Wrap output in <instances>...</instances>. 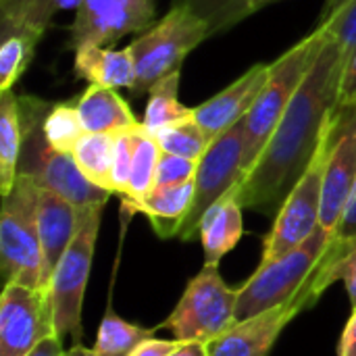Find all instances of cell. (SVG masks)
I'll list each match as a JSON object with an SVG mask.
<instances>
[{"label": "cell", "instance_id": "6da1fadb", "mask_svg": "<svg viewBox=\"0 0 356 356\" xmlns=\"http://www.w3.org/2000/svg\"><path fill=\"white\" fill-rule=\"evenodd\" d=\"M346 58L330 33L325 46L290 100L269 142L238 186L244 209L275 217L319 152L340 88Z\"/></svg>", "mask_w": 356, "mask_h": 356}, {"label": "cell", "instance_id": "7a4b0ae2", "mask_svg": "<svg viewBox=\"0 0 356 356\" xmlns=\"http://www.w3.org/2000/svg\"><path fill=\"white\" fill-rule=\"evenodd\" d=\"M19 104L25 138L17 175L29 177L35 186L58 194L77 209L106 204L111 192L92 184L77 167L73 154L56 152L46 142L42 123L50 111V104L33 96H19Z\"/></svg>", "mask_w": 356, "mask_h": 356}, {"label": "cell", "instance_id": "3957f363", "mask_svg": "<svg viewBox=\"0 0 356 356\" xmlns=\"http://www.w3.org/2000/svg\"><path fill=\"white\" fill-rule=\"evenodd\" d=\"M330 31L317 25L307 38L271 63V75L244 117V177L269 142L290 100L325 46Z\"/></svg>", "mask_w": 356, "mask_h": 356}, {"label": "cell", "instance_id": "277c9868", "mask_svg": "<svg viewBox=\"0 0 356 356\" xmlns=\"http://www.w3.org/2000/svg\"><path fill=\"white\" fill-rule=\"evenodd\" d=\"M332 232L319 227L307 242L280 257L269 265H259L257 271L238 288V309L236 319H248L269 309L307 300V288L313 280L315 269L327 252Z\"/></svg>", "mask_w": 356, "mask_h": 356}, {"label": "cell", "instance_id": "5b68a950", "mask_svg": "<svg viewBox=\"0 0 356 356\" xmlns=\"http://www.w3.org/2000/svg\"><path fill=\"white\" fill-rule=\"evenodd\" d=\"M207 38H211L209 23L188 4L173 2L163 19L127 46L136 65V83L129 90L131 96L140 98L150 92L159 79L179 71L186 56Z\"/></svg>", "mask_w": 356, "mask_h": 356}, {"label": "cell", "instance_id": "8992f818", "mask_svg": "<svg viewBox=\"0 0 356 356\" xmlns=\"http://www.w3.org/2000/svg\"><path fill=\"white\" fill-rule=\"evenodd\" d=\"M40 186L17 175L0 211V269L4 284L42 288V244L38 232Z\"/></svg>", "mask_w": 356, "mask_h": 356}, {"label": "cell", "instance_id": "52a82bcc", "mask_svg": "<svg viewBox=\"0 0 356 356\" xmlns=\"http://www.w3.org/2000/svg\"><path fill=\"white\" fill-rule=\"evenodd\" d=\"M104 204L79 209V227L50 280L54 327L60 340L81 342V311Z\"/></svg>", "mask_w": 356, "mask_h": 356}, {"label": "cell", "instance_id": "ba28073f", "mask_svg": "<svg viewBox=\"0 0 356 356\" xmlns=\"http://www.w3.org/2000/svg\"><path fill=\"white\" fill-rule=\"evenodd\" d=\"M236 309L238 290L223 282L219 265H204L188 282L179 302L161 327L169 330L175 340L211 344L238 321Z\"/></svg>", "mask_w": 356, "mask_h": 356}, {"label": "cell", "instance_id": "9c48e42d", "mask_svg": "<svg viewBox=\"0 0 356 356\" xmlns=\"http://www.w3.org/2000/svg\"><path fill=\"white\" fill-rule=\"evenodd\" d=\"M325 175L319 225L334 234L356 184V98L340 100L323 140Z\"/></svg>", "mask_w": 356, "mask_h": 356}, {"label": "cell", "instance_id": "30bf717a", "mask_svg": "<svg viewBox=\"0 0 356 356\" xmlns=\"http://www.w3.org/2000/svg\"><path fill=\"white\" fill-rule=\"evenodd\" d=\"M244 179V119L213 140L196 169V194L192 211L179 232L184 242H192L200 234L204 213Z\"/></svg>", "mask_w": 356, "mask_h": 356}, {"label": "cell", "instance_id": "8fae6325", "mask_svg": "<svg viewBox=\"0 0 356 356\" xmlns=\"http://www.w3.org/2000/svg\"><path fill=\"white\" fill-rule=\"evenodd\" d=\"M327 134V131H325ZM325 140V138H323ZM323 175H325V148L321 144L309 171L290 192L271 232L263 240L261 265H269L280 257L288 254L302 242H307L321 225V196H323Z\"/></svg>", "mask_w": 356, "mask_h": 356}, {"label": "cell", "instance_id": "7c38bea8", "mask_svg": "<svg viewBox=\"0 0 356 356\" xmlns=\"http://www.w3.org/2000/svg\"><path fill=\"white\" fill-rule=\"evenodd\" d=\"M54 336L50 290L4 284L0 296V356H27Z\"/></svg>", "mask_w": 356, "mask_h": 356}, {"label": "cell", "instance_id": "4fadbf2b", "mask_svg": "<svg viewBox=\"0 0 356 356\" xmlns=\"http://www.w3.org/2000/svg\"><path fill=\"white\" fill-rule=\"evenodd\" d=\"M154 23L156 0H81L67 29V46H108L129 33H144Z\"/></svg>", "mask_w": 356, "mask_h": 356}, {"label": "cell", "instance_id": "5bb4252c", "mask_svg": "<svg viewBox=\"0 0 356 356\" xmlns=\"http://www.w3.org/2000/svg\"><path fill=\"white\" fill-rule=\"evenodd\" d=\"M307 309L302 300L236 321L209 344V356H269L286 325Z\"/></svg>", "mask_w": 356, "mask_h": 356}, {"label": "cell", "instance_id": "9a60e30c", "mask_svg": "<svg viewBox=\"0 0 356 356\" xmlns=\"http://www.w3.org/2000/svg\"><path fill=\"white\" fill-rule=\"evenodd\" d=\"M271 75V63H257L244 75H240L225 90L192 108V117L213 136H221L225 129L242 121L257 96L265 88Z\"/></svg>", "mask_w": 356, "mask_h": 356}, {"label": "cell", "instance_id": "2e32d148", "mask_svg": "<svg viewBox=\"0 0 356 356\" xmlns=\"http://www.w3.org/2000/svg\"><path fill=\"white\" fill-rule=\"evenodd\" d=\"M79 227V209L58 194L40 188L38 232L42 244V288L50 290L52 273Z\"/></svg>", "mask_w": 356, "mask_h": 356}, {"label": "cell", "instance_id": "e0dca14e", "mask_svg": "<svg viewBox=\"0 0 356 356\" xmlns=\"http://www.w3.org/2000/svg\"><path fill=\"white\" fill-rule=\"evenodd\" d=\"M242 211L244 207L236 186L204 213L198 234L204 250V265H219L221 259L238 246L244 234Z\"/></svg>", "mask_w": 356, "mask_h": 356}, {"label": "cell", "instance_id": "ac0fdd59", "mask_svg": "<svg viewBox=\"0 0 356 356\" xmlns=\"http://www.w3.org/2000/svg\"><path fill=\"white\" fill-rule=\"evenodd\" d=\"M75 106L86 134H121L142 123L136 119L127 100L108 86L90 83L77 96Z\"/></svg>", "mask_w": 356, "mask_h": 356}, {"label": "cell", "instance_id": "d6986e66", "mask_svg": "<svg viewBox=\"0 0 356 356\" xmlns=\"http://www.w3.org/2000/svg\"><path fill=\"white\" fill-rule=\"evenodd\" d=\"M196 194V181H184L177 186H154L150 194L136 207L134 213L148 217L159 238H179V232L192 211Z\"/></svg>", "mask_w": 356, "mask_h": 356}, {"label": "cell", "instance_id": "ffe728a7", "mask_svg": "<svg viewBox=\"0 0 356 356\" xmlns=\"http://www.w3.org/2000/svg\"><path fill=\"white\" fill-rule=\"evenodd\" d=\"M73 73L77 79L108 88H127L136 83V65L129 48L113 50L104 46H81L75 50Z\"/></svg>", "mask_w": 356, "mask_h": 356}, {"label": "cell", "instance_id": "44dd1931", "mask_svg": "<svg viewBox=\"0 0 356 356\" xmlns=\"http://www.w3.org/2000/svg\"><path fill=\"white\" fill-rule=\"evenodd\" d=\"M23 117L19 96L8 90L0 96V194H10L23 150Z\"/></svg>", "mask_w": 356, "mask_h": 356}, {"label": "cell", "instance_id": "7402d4cb", "mask_svg": "<svg viewBox=\"0 0 356 356\" xmlns=\"http://www.w3.org/2000/svg\"><path fill=\"white\" fill-rule=\"evenodd\" d=\"M161 154H163V150H161L156 138L150 131H146L140 123V127L136 129V148H134V161H131V173H129L127 190L121 196L123 207L129 213H134L136 207L154 188Z\"/></svg>", "mask_w": 356, "mask_h": 356}, {"label": "cell", "instance_id": "603a6c76", "mask_svg": "<svg viewBox=\"0 0 356 356\" xmlns=\"http://www.w3.org/2000/svg\"><path fill=\"white\" fill-rule=\"evenodd\" d=\"M179 77H181V69L169 73L167 77L159 79L150 92H148V102H146V111H144V119H142V127L150 134L190 119L192 117V108L184 106L177 98L179 94Z\"/></svg>", "mask_w": 356, "mask_h": 356}, {"label": "cell", "instance_id": "cb8c5ba5", "mask_svg": "<svg viewBox=\"0 0 356 356\" xmlns=\"http://www.w3.org/2000/svg\"><path fill=\"white\" fill-rule=\"evenodd\" d=\"M81 0H0V27L44 35L58 10L77 8Z\"/></svg>", "mask_w": 356, "mask_h": 356}, {"label": "cell", "instance_id": "d4e9b609", "mask_svg": "<svg viewBox=\"0 0 356 356\" xmlns=\"http://www.w3.org/2000/svg\"><path fill=\"white\" fill-rule=\"evenodd\" d=\"M0 92H8L31 65L42 35L13 27H0Z\"/></svg>", "mask_w": 356, "mask_h": 356}, {"label": "cell", "instance_id": "484cf974", "mask_svg": "<svg viewBox=\"0 0 356 356\" xmlns=\"http://www.w3.org/2000/svg\"><path fill=\"white\" fill-rule=\"evenodd\" d=\"M115 140L117 134H83V138L73 148V159L81 173L96 186L108 190L111 186V171H113V154H115Z\"/></svg>", "mask_w": 356, "mask_h": 356}, {"label": "cell", "instance_id": "4316f807", "mask_svg": "<svg viewBox=\"0 0 356 356\" xmlns=\"http://www.w3.org/2000/svg\"><path fill=\"white\" fill-rule=\"evenodd\" d=\"M156 330L142 327L138 323L125 321L115 313H106L98 325L94 353L100 356H129L144 340L152 338Z\"/></svg>", "mask_w": 356, "mask_h": 356}, {"label": "cell", "instance_id": "83f0119b", "mask_svg": "<svg viewBox=\"0 0 356 356\" xmlns=\"http://www.w3.org/2000/svg\"><path fill=\"white\" fill-rule=\"evenodd\" d=\"M152 136L156 138L163 152L177 154V156L192 159V161H200L215 140L194 117L171 123L154 131Z\"/></svg>", "mask_w": 356, "mask_h": 356}, {"label": "cell", "instance_id": "f1b7e54d", "mask_svg": "<svg viewBox=\"0 0 356 356\" xmlns=\"http://www.w3.org/2000/svg\"><path fill=\"white\" fill-rule=\"evenodd\" d=\"M42 131H44L46 142L56 152H65V154H71L77 142L86 134L77 106L69 102H56L50 106L42 123Z\"/></svg>", "mask_w": 356, "mask_h": 356}, {"label": "cell", "instance_id": "f546056e", "mask_svg": "<svg viewBox=\"0 0 356 356\" xmlns=\"http://www.w3.org/2000/svg\"><path fill=\"white\" fill-rule=\"evenodd\" d=\"M334 282H342V284H344V288H346V292H348L350 307L356 309V244L344 254V257H340L336 263H332L325 271L313 275V280L309 282V288H307L309 307L317 305V300L321 298V294H323Z\"/></svg>", "mask_w": 356, "mask_h": 356}, {"label": "cell", "instance_id": "4dcf8cb0", "mask_svg": "<svg viewBox=\"0 0 356 356\" xmlns=\"http://www.w3.org/2000/svg\"><path fill=\"white\" fill-rule=\"evenodd\" d=\"M175 4H188L198 17L209 23L211 38L225 33L246 15L244 0H173Z\"/></svg>", "mask_w": 356, "mask_h": 356}, {"label": "cell", "instance_id": "1f68e13d", "mask_svg": "<svg viewBox=\"0 0 356 356\" xmlns=\"http://www.w3.org/2000/svg\"><path fill=\"white\" fill-rule=\"evenodd\" d=\"M356 244V184L348 196V202L344 207V213L340 217V223L338 227L334 229L332 234V240H330V246H327V252L325 257L321 259L319 267L315 269V273H321L325 271L332 263H336L340 257H344L353 246ZM313 273V275H315Z\"/></svg>", "mask_w": 356, "mask_h": 356}, {"label": "cell", "instance_id": "d6a6232c", "mask_svg": "<svg viewBox=\"0 0 356 356\" xmlns=\"http://www.w3.org/2000/svg\"><path fill=\"white\" fill-rule=\"evenodd\" d=\"M138 127H131V129H125V131L117 134V140H115L111 186H113V194H119V196H123L125 190H127L129 173H131V161H134V148H136V129Z\"/></svg>", "mask_w": 356, "mask_h": 356}, {"label": "cell", "instance_id": "836d02e7", "mask_svg": "<svg viewBox=\"0 0 356 356\" xmlns=\"http://www.w3.org/2000/svg\"><path fill=\"white\" fill-rule=\"evenodd\" d=\"M321 27H325L334 40L340 44L346 63L356 52V0H350L342 10H338L330 21H325Z\"/></svg>", "mask_w": 356, "mask_h": 356}, {"label": "cell", "instance_id": "e575fe53", "mask_svg": "<svg viewBox=\"0 0 356 356\" xmlns=\"http://www.w3.org/2000/svg\"><path fill=\"white\" fill-rule=\"evenodd\" d=\"M196 169H198V161L163 152L159 161L154 186L161 188V186H177V184L190 181L196 177Z\"/></svg>", "mask_w": 356, "mask_h": 356}, {"label": "cell", "instance_id": "d590c367", "mask_svg": "<svg viewBox=\"0 0 356 356\" xmlns=\"http://www.w3.org/2000/svg\"><path fill=\"white\" fill-rule=\"evenodd\" d=\"M181 344V340H159V338H148L144 340L129 356H169L177 346Z\"/></svg>", "mask_w": 356, "mask_h": 356}, {"label": "cell", "instance_id": "8d00e7d4", "mask_svg": "<svg viewBox=\"0 0 356 356\" xmlns=\"http://www.w3.org/2000/svg\"><path fill=\"white\" fill-rule=\"evenodd\" d=\"M338 356H356V309H353L346 327L342 332L340 344H338Z\"/></svg>", "mask_w": 356, "mask_h": 356}, {"label": "cell", "instance_id": "74e56055", "mask_svg": "<svg viewBox=\"0 0 356 356\" xmlns=\"http://www.w3.org/2000/svg\"><path fill=\"white\" fill-rule=\"evenodd\" d=\"M350 98H356V52L344 67V77L340 88V100H350Z\"/></svg>", "mask_w": 356, "mask_h": 356}, {"label": "cell", "instance_id": "f35d334b", "mask_svg": "<svg viewBox=\"0 0 356 356\" xmlns=\"http://www.w3.org/2000/svg\"><path fill=\"white\" fill-rule=\"evenodd\" d=\"M65 355V348H63V340L58 336L54 338H48L44 340L40 346H35L27 356H63Z\"/></svg>", "mask_w": 356, "mask_h": 356}, {"label": "cell", "instance_id": "ab89813d", "mask_svg": "<svg viewBox=\"0 0 356 356\" xmlns=\"http://www.w3.org/2000/svg\"><path fill=\"white\" fill-rule=\"evenodd\" d=\"M169 356H209V344H204V342H181Z\"/></svg>", "mask_w": 356, "mask_h": 356}, {"label": "cell", "instance_id": "60d3db41", "mask_svg": "<svg viewBox=\"0 0 356 356\" xmlns=\"http://www.w3.org/2000/svg\"><path fill=\"white\" fill-rule=\"evenodd\" d=\"M350 0H325L323 8H321V15H319V23L317 25H323L325 21H330L338 10H342Z\"/></svg>", "mask_w": 356, "mask_h": 356}, {"label": "cell", "instance_id": "b9f144b4", "mask_svg": "<svg viewBox=\"0 0 356 356\" xmlns=\"http://www.w3.org/2000/svg\"><path fill=\"white\" fill-rule=\"evenodd\" d=\"M273 2H280V0H244V8H246V15L250 17L252 13H257V10H261Z\"/></svg>", "mask_w": 356, "mask_h": 356}, {"label": "cell", "instance_id": "7bdbcfd3", "mask_svg": "<svg viewBox=\"0 0 356 356\" xmlns=\"http://www.w3.org/2000/svg\"><path fill=\"white\" fill-rule=\"evenodd\" d=\"M63 356H100L98 353H94V348H86L81 344H73L69 350H65Z\"/></svg>", "mask_w": 356, "mask_h": 356}]
</instances>
